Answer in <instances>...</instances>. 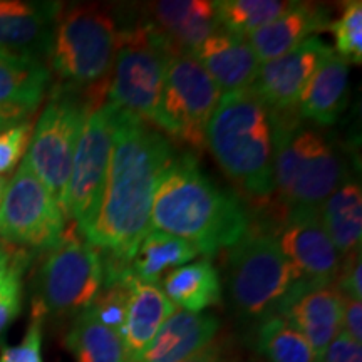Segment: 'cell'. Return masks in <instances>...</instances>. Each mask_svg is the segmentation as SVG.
Returning a JSON list of instances; mask_svg holds the SVG:
<instances>
[{
  "label": "cell",
  "mask_w": 362,
  "mask_h": 362,
  "mask_svg": "<svg viewBox=\"0 0 362 362\" xmlns=\"http://www.w3.org/2000/svg\"><path fill=\"white\" fill-rule=\"evenodd\" d=\"M112 151L98 215L81 235L101 252L104 275L117 279L151 230V205L160 175L173 148L156 128L107 103Z\"/></svg>",
  "instance_id": "cell-1"
},
{
  "label": "cell",
  "mask_w": 362,
  "mask_h": 362,
  "mask_svg": "<svg viewBox=\"0 0 362 362\" xmlns=\"http://www.w3.org/2000/svg\"><path fill=\"white\" fill-rule=\"evenodd\" d=\"M248 226L242 200L208 178L193 153L171 156L153 197L151 230L187 240L211 257L237 243Z\"/></svg>",
  "instance_id": "cell-2"
},
{
  "label": "cell",
  "mask_w": 362,
  "mask_h": 362,
  "mask_svg": "<svg viewBox=\"0 0 362 362\" xmlns=\"http://www.w3.org/2000/svg\"><path fill=\"white\" fill-rule=\"evenodd\" d=\"M205 146L247 197L259 203L274 198V112L252 88L221 94L208 121Z\"/></svg>",
  "instance_id": "cell-3"
},
{
  "label": "cell",
  "mask_w": 362,
  "mask_h": 362,
  "mask_svg": "<svg viewBox=\"0 0 362 362\" xmlns=\"http://www.w3.org/2000/svg\"><path fill=\"white\" fill-rule=\"evenodd\" d=\"M274 112V111H272ZM297 111L274 112L275 193L284 214L319 211L346 181V163L324 131L302 124Z\"/></svg>",
  "instance_id": "cell-4"
},
{
  "label": "cell",
  "mask_w": 362,
  "mask_h": 362,
  "mask_svg": "<svg viewBox=\"0 0 362 362\" xmlns=\"http://www.w3.org/2000/svg\"><path fill=\"white\" fill-rule=\"evenodd\" d=\"M117 40L119 30L111 8L94 4L61 6L47 54L49 72L62 86L104 96Z\"/></svg>",
  "instance_id": "cell-5"
},
{
  "label": "cell",
  "mask_w": 362,
  "mask_h": 362,
  "mask_svg": "<svg viewBox=\"0 0 362 362\" xmlns=\"http://www.w3.org/2000/svg\"><path fill=\"white\" fill-rule=\"evenodd\" d=\"M103 98L69 86H56L34 126L24 161L59 203L69 181L83 126L89 112L103 106Z\"/></svg>",
  "instance_id": "cell-6"
},
{
  "label": "cell",
  "mask_w": 362,
  "mask_h": 362,
  "mask_svg": "<svg viewBox=\"0 0 362 362\" xmlns=\"http://www.w3.org/2000/svg\"><path fill=\"white\" fill-rule=\"evenodd\" d=\"M226 250L230 293L243 317L272 315L300 280L265 225L250 221L242 238Z\"/></svg>",
  "instance_id": "cell-7"
},
{
  "label": "cell",
  "mask_w": 362,
  "mask_h": 362,
  "mask_svg": "<svg viewBox=\"0 0 362 362\" xmlns=\"http://www.w3.org/2000/svg\"><path fill=\"white\" fill-rule=\"evenodd\" d=\"M45 252L35 274L33 315H78L93 305L104 284L101 252L74 232Z\"/></svg>",
  "instance_id": "cell-8"
},
{
  "label": "cell",
  "mask_w": 362,
  "mask_h": 362,
  "mask_svg": "<svg viewBox=\"0 0 362 362\" xmlns=\"http://www.w3.org/2000/svg\"><path fill=\"white\" fill-rule=\"evenodd\" d=\"M171 57L168 44L144 21L119 30L106 103L155 126Z\"/></svg>",
  "instance_id": "cell-9"
},
{
  "label": "cell",
  "mask_w": 362,
  "mask_h": 362,
  "mask_svg": "<svg viewBox=\"0 0 362 362\" xmlns=\"http://www.w3.org/2000/svg\"><path fill=\"white\" fill-rule=\"evenodd\" d=\"M221 90L192 54H178L166 67L155 126L192 149L205 148V131Z\"/></svg>",
  "instance_id": "cell-10"
},
{
  "label": "cell",
  "mask_w": 362,
  "mask_h": 362,
  "mask_svg": "<svg viewBox=\"0 0 362 362\" xmlns=\"http://www.w3.org/2000/svg\"><path fill=\"white\" fill-rule=\"evenodd\" d=\"M66 232L67 218L61 203L22 160L0 205V242L22 250H49Z\"/></svg>",
  "instance_id": "cell-11"
},
{
  "label": "cell",
  "mask_w": 362,
  "mask_h": 362,
  "mask_svg": "<svg viewBox=\"0 0 362 362\" xmlns=\"http://www.w3.org/2000/svg\"><path fill=\"white\" fill-rule=\"evenodd\" d=\"M112 151V121L107 103L89 112L62 197L66 218L83 235L96 218Z\"/></svg>",
  "instance_id": "cell-12"
},
{
  "label": "cell",
  "mask_w": 362,
  "mask_h": 362,
  "mask_svg": "<svg viewBox=\"0 0 362 362\" xmlns=\"http://www.w3.org/2000/svg\"><path fill=\"white\" fill-rule=\"evenodd\" d=\"M272 232L302 282L334 285L342 257L325 232L319 211H287L279 228Z\"/></svg>",
  "instance_id": "cell-13"
},
{
  "label": "cell",
  "mask_w": 362,
  "mask_h": 362,
  "mask_svg": "<svg viewBox=\"0 0 362 362\" xmlns=\"http://www.w3.org/2000/svg\"><path fill=\"white\" fill-rule=\"evenodd\" d=\"M274 314L284 317L296 327L322 362L330 342L342 330L344 296L336 285H315L298 280Z\"/></svg>",
  "instance_id": "cell-14"
},
{
  "label": "cell",
  "mask_w": 362,
  "mask_h": 362,
  "mask_svg": "<svg viewBox=\"0 0 362 362\" xmlns=\"http://www.w3.org/2000/svg\"><path fill=\"white\" fill-rule=\"evenodd\" d=\"M332 51L320 37H310L282 57L264 62L252 90L274 112L297 111L302 93L322 59Z\"/></svg>",
  "instance_id": "cell-15"
},
{
  "label": "cell",
  "mask_w": 362,
  "mask_h": 362,
  "mask_svg": "<svg viewBox=\"0 0 362 362\" xmlns=\"http://www.w3.org/2000/svg\"><path fill=\"white\" fill-rule=\"evenodd\" d=\"M59 11L57 2L0 0V51L47 59Z\"/></svg>",
  "instance_id": "cell-16"
},
{
  "label": "cell",
  "mask_w": 362,
  "mask_h": 362,
  "mask_svg": "<svg viewBox=\"0 0 362 362\" xmlns=\"http://www.w3.org/2000/svg\"><path fill=\"white\" fill-rule=\"evenodd\" d=\"M149 24L168 44L173 56L192 54L218 30L210 0H163L149 4Z\"/></svg>",
  "instance_id": "cell-17"
},
{
  "label": "cell",
  "mask_w": 362,
  "mask_h": 362,
  "mask_svg": "<svg viewBox=\"0 0 362 362\" xmlns=\"http://www.w3.org/2000/svg\"><path fill=\"white\" fill-rule=\"evenodd\" d=\"M329 7L312 2H292L282 16L274 19L248 37L260 64L282 57L315 34L329 30Z\"/></svg>",
  "instance_id": "cell-18"
},
{
  "label": "cell",
  "mask_w": 362,
  "mask_h": 362,
  "mask_svg": "<svg viewBox=\"0 0 362 362\" xmlns=\"http://www.w3.org/2000/svg\"><path fill=\"white\" fill-rule=\"evenodd\" d=\"M193 57L221 93L252 88L260 69V61L245 37L216 30L203 42Z\"/></svg>",
  "instance_id": "cell-19"
},
{
  "label": "cell",
  "mask_w": 362,
  "mask_h": 362,
  "mask_svg": "<svg viewBox=\"0 0 362 362\" xmlns=\"http://www.w3.org/2000/svg\"><path fill=\"white\" fill-rule=\"evenodd\" d=\"M218 332L216 315L176 309L133 362H180L210 346Z\"/></svg>",
  "instance_id": "cell-20"
},
{
  "label": "cell",
  "mask_w": 362,
  "mask_h": 362,
  "mask_svg": "<svg viewBox=\"0 0 362 362\" xmlns=\"http://www.w3.org/2000/svg\"><path fill=\"white\" fill-rule=\"evenodd\" d=\"M123 280L129 285V300L119 334L129 362H133L151 344L166 319L175 314L176 307L156 284L139 282L131 277Z\"/></svg>",
  "instance_id": "cell-21"
},
{
  "label": "cell",
  "mask_w": 362,
  "mask_h": 362,
  "mask_svg": "<svg viewBox=\"0 0 362 362\" xmlns=\"http://www.w3.org/2000/svg\"><path fill=\"white\" fill-rule=\"evenodd\" d=\"M349 64L334 49L322 59L302 93L297 112L319 126L334 124L346 106Z\"/></svg>",
  "instance_id": "cell-22"
},
{
  "label": "cell",
  "mask_w": 362,
  "mask_h": 362,
  "mask_svg": "<svg viewBox=\"0 0 362 362\" xmlns=\"http://www.w3.org/2000/svg\"><path fill=\"white\" fill-rule=\"evenodd\" d=\"M51 72L44 61L0 51V106L35 111L47 93Z\"/></svg>",
  "instance_id": "cell-23"
},
{
  "label": "cell",
  "mask_w": 362,
  "mask_h": 362,
  "mask_svg": "<svg viewBox=\"0 0 362 362\" xmlns=\"http://www.w3.org/2000/svg\"><path fill=\"white\" fill-rule=\"evenodd\" d=\"M198 255V248L187 240L158 230H149L133 259L128 262L124 279L131 277L139 282L156 284L166 272L187 265Z\"/></svg>",
  "instance_id": "cell-24"
},
{
  "label": "cell",
  "mask_w": 362,
  "mask_h": 362,
  "mask_svg": "<svg viewBox=\"0 0 362 362\" xmlns=\"http://www.w3.org/2000/svg\"><path fill=\"white\" fill-rule=\"evenodd\" d=\"M319 216L341 257L361 250L362 189L357 181H344L319 208Z\"/></svg>",
  "instance_id": "cell-25"
},
{
  "label": "cell",
  "mask_w": 362,
  "mask_h": 362,
  "mask_svg": "<svg viewBox=\"0 0 362 362\" xmlns=\"http://www.w3.org/2000/svg\"><path fill=\"white\" fill-rule=\"evenodd\" d=\"M163 292L176 309L203 312L218 304L221 284L218 270L208 259L181 265L163 279Z\"/></svg>",
  "instance_id": "cell-26"
},
{
  "label": "cell",
  "mask_w": 362,
  "mask_h": 362,
  "mask_svg": "<svg viewBox=\"0 0 362 362\" xmlns=\"http://www.w3.org/2000/svg\"><path fill=\"white\" fill-rule=\"evenodd\" d=\"M66 346L76 362H129L121 334L104 325L90 307L74 317Z\"/></svg>",
  "instance_id": "cell-27"
},
{
  "label": "cell",
  "mask_w": 362,
  "mask_h": 362,
  "mask_svg": "<svg viewBox=\"0 0 362 362\" xmlns=\"http://www.w3.org/2000/svg\"><path fill=\"white\" fill-rule=\"evenodd\" d=\"M292 2L285 0H216L215 19L218 30L248 39L287 11Z\"/></svg>",
  "instance_id": "cell-28"
},
{
  "label": "cell",
  "mask_w": 362,
  "mask_h": 362,
  "mask_svg": "<svg viewBox=\"0 0 362 362\" xmlns=\"http://www.w3.org/2000/svg\"><path fill=\"white\" fill-rule=\"evenodd\" d=\"M257 347L269 362H320L305 337L280 315L265 317Z\"/></svg>",
  "instance_id": "cell-29"
},
{
  "label": "cell",
  "mask_w": 362,
  "mask_h": 362,
  "mask_svg": "<svg viewBox=\"0 0 362 362\" xmlns=\"http://www.w3.org/2000/svg\"><path fill=\"white\" fill-rule=\"evenodd\" d=\"M329 30L334 34L336 49L334 52L344 61L362 62V2L351 0L344 6L341 17L330 22Z\"/></svg>",
  "instance_id": "cell-30"
},
{
  "label": "cell",
  "mask_w": 362,
  "mask_h": 362,
  "mask_svg": "<svg viewBox=\"0 0 362 362\" xmlns=\"http://www.w3.org/2000/svg\"><path fill=\"white\" fill-rule=\"evenodd\" d=\"M29 253L16 250L11 269L0 284V344L4 341L7 329L21 314L22 307V277L29 265Z\"/></svg>",
  "instance_id": "cell-31"
},
{
  "label": "cell",
  "mask_w": 362,
  "mask_h": 362,
  "mask_svg": "<svg viewBox=\"0 0 362 362\" xmlns=\"http://www.w3.org/2000/svg\"><path fill=\"white\" fill-rule=\"evenodd\" d=\"M128 300L129 285L126 280L104 284L98 297L94 298L90 310L104 325L121 332L126 320V312H128Z\"/></svg>",
  "instance_id": "cell-32"
},
{
  "label": "cell",
  "mask_w": 362,
  "mask_h": 362,
  "mask_svg": "<svg viewBox=\"0 0 362 362\" xmlns=\"http://www.w3.org/2000/svg\"><path fill=\"white\" fill-rule=\"evenodd\" d=\"M33 129L34 124L25 121L0 133V176L12 173L21 160H24Z\"/></svg>",
  "instance_id": "cell-33"
},
{
  "label": "cell",
  "mask_w": 362,
  "mask_h": 362,
  "mask_svg": "<svg viewBox=\"0 0 362 362\" xmlns=\"http://www.w3.org/2000/svg\"><path fill=\"white\" fill-rule=\"evenodd\" d=\"M0 362H44L42 361V317L33 315L19 346L6 347Z\"/></svg>",
  "instance_id": "cell-34"
},
{
  "label": "cell",
  "mask_w": 362,
  "mask_h": 362,
  "mask_svg": "<svg viewBox=\"0 0 362 362\" xmlns=\"http://www.w3.org/2000/svg\"><path fill=\"white\" fill-rule=\"evenodd\" d=\"M362 259L361 250L342 257V265L336 279V288L344 297L361 300L362 298Z\"/></svg>",
  "instance_id": "cell-35"
},
{
  "label": "cell",
  "mask_w": 362,
  "mask_h": 362,
  "mask_svg": "<svg viewBox=\"0 0 362 362\" xmlns=\"http://www.w3.org/2000/svg\"><path fill=\"white\" fill-rule=\"evenodd\" d=\"M322 362H362V346L341 330L325 351Z\"/></svg>",
  "instance_id": "cell-36"
},
{
  "label": "cell",
  "mask_w": 362,
  "mask_h": 362,
  "mask_svg": "<svg viewBox=\"0 0 362 362\" xmlns=\"http://www.w3.org/2000/svg\"><path fill=\"white\" fill-rule=\"evenodd\" d=\"M342 330L352 341L362 342V302L344 297Z\"/></svg>",
  "instance_id": "cell-37"
},
{
  "label": "cell",
  "mask_w": 362,
  "mask_h": 362,
  "mask_svg": "<svg viewBox=\"0 0 362 362\" xmlns=\"http://www.w3.org/2000/svg\"><path fill=\"white\" fill-rule=\"evenodd\" d=\"M180 362H237V359L230 352H226L220 344L211 342L205 349H202L197 354L189 356Z\"/></svg>",
  "instance_id": "cell-38"
},
{
  "label": "cell",
  "mask_w": 362,
  "mask_h": 362,
  "mask_svg": "<svg viewBox=\"0 0 362 362\" xmlns=\"http://www.w3.org/2000/svg\"><path fill=\"white\" fill-rule=\"evenodd\" d=\"M33 111L22 110L16 106H0V133L13 128V126L30 121Z\"/></svg>",
  "instance_id": "cell-39"
},
{
  "label": "cell",
  "mask_w": 362,
  "mask_h": 362,
  "mask_svg": "<svg viewBox=\"0 0 362 362\" xmlns=\"http://www.w3.org/2000/svg\"><path fill=\"white\" fill-rule=\"evenodd\" d=\"M13 255H16V250H12L11 245H7V243L0 242V284L7 275L8 269H11Z\"/></svg>",
  "instance_id": "cell-40"
},
{
  "label": "cell",
  "mask_w": 362,
  "mask_h": 362,
  "mask_svg": "<svg viewBox=\"0 0 362 362\" xmlns=\"http://www.w3.org/2000/svg\"><path fill=\"white\" fill-rule=\"evenodd\" d=\"M7 183H8V180L6 178V176H0V205H2V198H4V193H6Z\"/></svg>",
  "instance_id": "cell-41"
}]
</instances>
